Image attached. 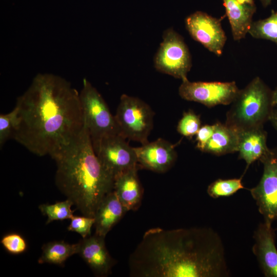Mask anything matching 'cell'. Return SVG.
<instances>
[{"label":"cell","instance_id":"obj_17","mask_svg":"<svg viewBox=\"0 0 277 277\" xmlns=\"http://www.w3.org/2000/svg\"><path fill=\"white\" fill-rule=\"evenodd\" d=\"M128 211L112 190L101 201L94 216L95 234L106 237Z\"/></svg>","mask_w":277,"mask_h":277},{"label":"cell","instance_id":"obj_26","mask_svg":"<svg viewBox=\"0 0 277 277\" xmlns=\"http://www.w3.org/2000/svg\"><path fill=\"white\" fill-rule=\"evenodd\" d=\"M1 243L9 253L19 254L24 252L27 248V244L23 236L16 233H11L4 235Z\"/></svg>","mask_w":277,"mask_h":277},{"label":"cell","instance_id":"obj_15","mask_svg":"<svg viewBox=\"0 0 277 277\" xmlns=\"http://www.w3.org/2000/svg\"><path fill=\"white\" fill-rule=\"evenodd\" d=\"M234 40L246 36L256 11L254 0H223Z\"/></svg>","mask_w":277,"mask_h":277},{"label":"cell","instance_id":"obj_7","mask_svg":"<svg viewBox=\"0 0 277 277\" xmlns=\"http://www.w3.org/2000/svg\"><path fill=\"white\" fill-rule=\"evenodd\" d=\"M159 72L182 80L187 77L192 67L191 55L183 37L169 28L164 31L163 41L154 58Z\"/></svg>","mask_w":277,"mask_h":277},{"label":"cell","instance_id":"obj_19","mask_svg":"<svg viewBox=\"0 0 277 277\" xmlns=\"http://www.w3.org/2000/svg\"><path fill=\"white\" fill-rule=\"evenodd\" d=\"M214 125L213 134L203 152L217 156L238 152L239 132L225 123L217 122Z\"/></svg>","mask_w":277,"mask_h":277},{"label":"cell","instance_id":"obj_20","mask_svg":"<svg viewBox=\"0 0 277 277\" xmlns=\"http://www.w3.org/2000/svg\"><path fill=\"white\" fill-rule=\"evenodd\" d=\"M38 260L39 264L49 263L63 266L65 261L77 254L78 244H70L63 241H55L44 244Z\"/></svg>","mask_w":277,"mask_h":277},{"label":"cell","instance_id":"obj_2","mask_svg":"<svg viewBox=\"0 0 277 277\" xmlns=\"http://www.w3.org/2000/svg\"><path fill=\"white\" fill-rule=\"evenodd\" d=\"M133 277H227L223 241L209 227L147 230L130 254Z\"/></svg>","mask_w":277,"mask_h":277},{"label":"cell","instance_id":"obj_14","mask_svg":"<svg viewBox=\"0 0 277 277\" xmlns=\"http://www.w3.org/2000/svg\"><path fill=\"white\" fill-rule=\"evenodd\" d=\"M105 238L94 233L77 243V254L96 275L101 276L109 275L116 263L106 247Z\"/></svg>","mask_w":277,"mask_h":277},{"label":"cell","instance_id":"obj_32","mask_svg":"<svg viewBox=\"0 0 277 277\" xmlns=\"http://www.w3.org/2000/svg\"><path fill=\"white\" fill-rule=\"evenodd\" d=\"M275 229V230H277V228L276 229Z\"/></svg>","mask_w":277,"mask_h":277},{"label":"cell","instance_id":"obj_30","mask_svg":"<svg viewBox=\"0 0 277 277\" xmlns=\"http://www.w3.org/2000/svg\"><path fill=\"white\" fill-rule=\"evenodd\" d=\"M272 101L274 107L277 106V87L272 90Z\"/></svg>","mask_w":277,"mask_h":277},{"label":"cell","instance_id":"obj_9","mask_svg":"<svg viewBox=\"0 0 277 277\" xmlns=\"http://www.w3.org/2000/svg\"><path fill=\"white\" fill-rule=\"evenodd\" d=\"M179 88L180 96L186 101L201 103L208 108L231 105L240 89L234 81L190 82L184 79Z\"/></svg>","mask_w":277,"mask_h":277},{"label":"cell","instance_id":"obj_8","mask_svg":"<svg viewBox=\"0 0 277 277\" xmlns=\"http://www.w3.org/2000/svg\"><path fill=\"white\" fill-rule=\"evenodd\" d=\"M263 171L258 184L249 189L264 221L277 220V146L269 148L260 160Z\"/></svg>","mask_w":277,"mask_h":277},{"label":"cell","instance_id":"obj_1","mask_svg":"<svg viewBox=\"0 0 277 277\" xmlns=\"http://www.w3.org/2000/svg\"><path fill=\"white\" fill-rule=\"evenodd\" d=\"M15 105L19 123L12 137L36 155L53 159L84 128L80 93L60 76L37 74Z\"/></svg>","mask_w":277,"mask_h":277},{"label":"cell","instance_id":"obj_4","mask_svg":"<svg viewBox=\"0 0 277 277\" xmlns=\"http://www.w3.org/2000/svg\"><path fill=\"white\" fill-rule=\"evenodd\" d=\"M272 90L259 76L240 89L226 114L225 124L239 133L264 127L274 106Z\"/></svg>","mask_w":277,"mask_h":277},{"label":"cell","instance_id":"obj_11","mask_svg":"<svg viewBox=\"0 0 277 277\" xmlns=\"http://www.w3.org/2000/svg\"><path fill=\"white\" fill-rule=\"evenodd\" d=\"M185 24L194 40L216 55L222 54L227 37L219 19L198 11L188 15Z\"/></svg>","mask_w":277,"mask_h":277},{"label":"cell","instance_id":"obj_31","mask_svg":"<svg viewBox=\"0 0 277 277\" xmlns=\"http://www.w3.org/2000/svg\"><path fill=\"white\" fill-rule=\"evenodd\" d=\"M260 1H261L263 6L265 7L269 6L272 1V0H260Z\"/></svg>","mask_w":277,"mask_h":277},{"label":"cell","instance_id":"obj_29","mask_svg":"<svg viewBox=\"0 0 277 277\" xmlns=\"http://www.w3.org/2000/svg\"><path fill=\"white\" fill-rule=\"evenodd\" d=\"M269 121L277 132V106L274 107Z\"/></svg>","mask_w":277,"mask_h":277},{"label":"cell","instance_id":"obj_25","mask_svg":"<svg viewBox=\"0 0 277 277\" xmlns=\"http://www.w3.org/2000/svg\"><path fill=\"white\" fill-rule=\"evenodd\" d=\"M201 127L200 115L193 110L184 112L177 126V132L183 136L192 138Z\"/></svg>","mask_w":277,"mask_h":277},{"label":"cell","instance_id":"obj_13","mask_svg":"<svg viewBox=\"0 0 277 277\" xmlns=\"http://www.w3.org/2000/svg\"><path fill=\"white\" fill-rule=\"evenodd\" d=\"M275 229L272 223H260L254 231L252 251L266 277H277V248Z\"/></svg>","mask_w":277,"mask_h":277},{"label":"cell","instance_id":"obj_22","mask_svg":"<svg viewBox=\"0 0 277 277\" xmlns=\"http://www.w3.org/2000/svg\"><path fill=\"white\" fill-rule=\"evenodd\" d=\"M245 188L242 183V176L229 179H219L208 185L207 192L211 197L217 199L229 197Z\"/></svg>","mask_w":277,"mask_h":277},{"label":"cell","instance_id":"obj_24","mask_svg":"<svg viewBox=\"0 0 277 277\" xmlns=\"http://www.w3.org/2000/svg\"><path fill=\"white\" fill-rule=\"evenodd\" d=\"M19 123V109L15 105L10 112L0 115V146L10 137Z\"/></svg>","mask_w":277,"mask_h":277},{"label":"cell","instance_id":"obj_16","mask_svg":"<svg viewBox=\"0 0 277 277\" xmlns=\"http://www.w3.org/2000/svg\"><path fill=\"white\" fill-rule=\"evenodd\" d=\"M138 167L125 171L114 179L113 191L128 211L140 207L143 189L137 175Z\"/></svg>","mask_w":277,"mask_h":277},{"label":"cell","instance_id":"obj_12","mask_svg":"<svg viewBox=\"0 0 277 277\" xmlns=\"http://www.w3.org/2000/svg\"><path fill=\"white\" fill-rule=\"evenodd\" d=\"M139 167L157 173L169 170L175 163V146L163 138L134 147Z\"/></svg>","mask_w":277,"mask_h":277},{"label":"cell","instance_id":"obj_5","mask_svg":"<svg viewBox=\"0 0 277 277\" xmlns=\"http://www.w3.org/2000/svg\"><path fill=\"white\" fill-rule=\"evenodd\" d=\"M80 97L84 125L89 133L93 149L103 139L120 134L114 115L101 94L86 78L83 80Z\"/></svg>","mask_w":277,"mask_h":277},{"label":"cell","instance_id":"obj_27","mask_svg":"<svg viewBox=\"0 0 277 277\" xmlns=\"http://www.w3.org/2000/svg\"><path fill=\"white\" fill-rule=\"evenodd\" d=\"M67 229L68 231L76 232L83 239L91 235V229L94 226L95 219L86 216H73Z\"/></svg>","mask_w":277,"mask_h":277},{"label":"cell","instance_id":"obj_18","mask_svg":"<svg viewBox=\"0 0 277 277\" xmlns=\"http://www.w3.org/2000/svg\"><path fill=\"white\" fill-rule=\"evenodd\" d=\"M239 159L245 161L246 169L259 160L269 149L267 146V133L264 127L239 133Z\"/></svg>","mask_w":277,"mask_h":277},{"label":"cell","instance_id":"obj_21","mask_svg":"<svg viewBox=\"0 0 277 277\" xmlns=\"http://www.w3.org/2000/svg\"><path fill=\"white\" fill-rule=\"evenodd\" d=\"M251 36L266 39L277 44V12L264 19L252 22L248 31Z\"/></svg>","mask_w":277,"mask_h":277},{"label":"cell","instance_id":"obj_3","mask_svg":"<svg viewBox=\"0 0 277 277\" xmlns=\"http://www.w3.org/2000/svg\"><path fill=\"white\" fill-rule=\"evenodd\" d=\"M53 160L56 187L83 215L94 217L101 201L113 190L114 177L99 160L85 126Z\"/></svg>","mask_w":277,"mask_h":277},{"label":"cell","instance_id":"obj_6","mask_svg":"<svg viewBox=\"0 0 277 277\" xmlns=\"http://www.w3.org/2000/svg\"><path fill=\"white\" fill-rule=\"evenodd\" d=\"M154 112L141 99L123 94L114 115L120 134L144 144L153 128Z\"/></svg>","mask_w":277,"mask_h":277},{"label":"cell","instance_id":"obj_28","mask_svg":"<svg viewBox=\"0 0 277 277\" xmlns=\"http://www.w3.org/2000/svg\"><path fill=\"white\" fill-rule=\"evenodd\" d=\"M214 130V125H205L200 127L196 134V148L203 151L206 144L211 137Z\"/></svg>","mask_w":277,"mask_h":277},{"label":"cell","instance_id":"obj_23","mask_svg":"<svg viewBox=\"0 0 277 277\" xmlns=\"http://www.w3.org/2000/svg\"><path fill=\"white\" fill-rule=\"evenodd\" d=\"M73 203L69 200L58 202L53 204H44L38 206L42 213L47 216V224L53 221L71 219L73 216L71 209Z\"/></svg>","mask_w":277,"mask_h":277},{"label":"cell","instance_id":"obj_10","mask_svg":"<svg viewBox=\"0 0 277 277\" xmlns=\"http://www.w3.org/2000/svg\"><path fill=\"white\" fill-rule=\"evenodd\" d=\"M94 150L103 167L114 179L125 171L139 168L134 147L120 134L103 139Z\"/></svg>","mask_w":277,"mask_h":277}]
</instances>
